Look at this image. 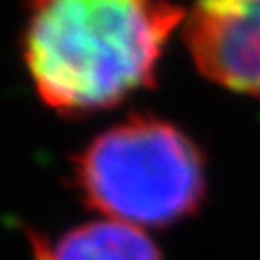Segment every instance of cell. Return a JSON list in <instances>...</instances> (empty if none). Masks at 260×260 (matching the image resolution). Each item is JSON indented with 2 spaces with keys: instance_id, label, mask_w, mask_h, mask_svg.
Returning a JSON list of instances; mask_svg holds the SVG:
<instances>
[{
  "instance_id": "6da1fadb",
  "label": "cell",
  "mask_w": 260,
  "mask_h": 260,
  "mask_svg": "<svg viewBox=\"0 0 260 260\" xmlns=\"http://www.w3.org/2000/svg\"><path fill=\"white\" fill-rule=\"evenodd\" d=\"M184 9L167 0H28L24 61L63 115L111 109L154 72Z\"/></svg>"
},
{
  "instance_id": "7a4b0ae2",
  "label": "cell",
  "mask_w": 260,
  "mask_h": 260,
  "mask_svg": "<svg viewBox=\"0 0 260 260\" xmlns=\"http://www.w3.org/2000/svg\"><path fill=\"white\" fill-rule=\"evenodd\" d=\"M89 206L126 225L162 228L198 210L204 158L189 137L156 117H130L98 135L74 160Z\"/></svg>"
},
{
  "instance_id": "3957f363",
  "label": "cell",
  "mask_w": 260,
  "mask_h": 260,
  "mask_svg": "<svg viewBox=\"0 0 260 260\" xmlns=\"http://www.w3.org/2000/svg\"><path fill=\"white\" fill-rule=\"evenodd\" d=\"M184 42L206 78L260 98V0H198Z\"/></svg>"
},
{
  "instance_id": "277c9868",
  "label": "cell",
  "mask_w": 260,
  "mask_h": 260,
  "mask_svg": "<svg viewBox=\"0 0 260 260\" xmlns=\"http://www.w3.org/2000/svg\"><path fill=\"white\" fill-rule=\"evenodd\" d=\"M30 245L35 260H160L139 228L119 221L85 223L54 241L30 234Z\"/></svg>"
}]
</instances>
